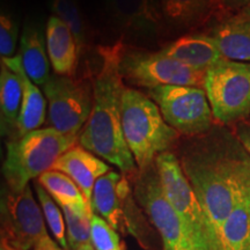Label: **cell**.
<instances>
[{"label": "cell", "mask_w": 250, "mask_h": 250, "mask_svg": "<svg viewBox=\"0 0 250 250\" xmlns=\"http://www.w3.org/2000/svg\"><path fill=\"white\" fill-rule=\"evenodd\" d=\"M221 5L232 11H243L250 6V0H220Z\"/></svg>", "instance_id": "obj_29"}, {"label": "cell", "mask_w": 250, "mask_h": 250, "mask_svg": "<svg viewBox=\"0 0 250 250\" xmlns=\"http://www.w3.org/2000/svg\"><path fill=\"white\" fill-rule=\"evenodd\" d=\"M33 250H66L62 248L57 242H55L51 237L48 236L45 239H43L39 245H37Z\"/></svg>", "instance_id": "obj_30"}, {"label": "cell", "mask_w": 250, "mask_h": 250, "mask_svg": "<svg viewBox=\"0 0 250 250\" xmlns=\"http://www.w3.org/2000/svg\"><path fill=\"white\" fill-rule=\"evenodd\" d=\"M48 103V127L78 136L93 109V81L54 74L42 87Z\"/></svg>", "instance_id": "obj_9"}, {"label": "cell", "mask_w": 250, "mask_h": 250, "mask_svg": "<svg viewBox=\"0 0 250 250\" xmlns=\"http://www.w3.org/2000/svg\"><path fill=\"white\" fill-rule=\"evenodd\" d=\"M1 236L17 250H33L50 236L30 186L20 192H7L1 203Z\"/></svg>", "instance_id": "obj_12"}, {"label": "cell", "mask_w": 250, "mask_h": 250, "mask_svg": "<svg viewBox=\"0 0 250 250\" xmlns=\"http://www.w3.org/2000/svg\"><path fill=\"white\" fill-rule=\"evenodd\" d=\"M34 188L36 190L37 198H39L40 205L42 208L49 229L51 230L52 235H54L58 245L62 248L68 250L66 223H65V217L62 208H59L55 199L49 195V192L39 182H35Z\"/></svg>", "instance_id": "obj_24"}, {"label": "cell", "mask_w": 250, "mask_h": 250, "mask_svg": "<svg viewBox=\"0 0 250 250\" xmlns=\"http://www.w3.org/2000/svg\"><path fill=\"white\" fill-rule=\"evenodd\" d=\"M14 250H17V249H14Z\"/></svg>", "instance_id": "obj_35"}, {"label": "cell", "mask_w": 250, "mask_h": 250, "mask_svg": "<svg viewBox=\"0 0 250 250\" xmlns=\"http://www.w3.org/2000/svg\"><path fill=\"white\" fill-rule=\"evenodd\" d=\"M92 210L114 229L132 235L142 246H146V230L148 229L145 218L124 174L110 170L96 181L93 190Z\"/></svg>", "instance_id": "obj_7"}, {"label": "cell", "mask_w": 250, "mask_h": 250, "mask_svg": "<svg viewBox=\"0 0 250 250\" xmlns=\"http://www.w3.org/2000/svg\"><path fill=\"white\" fill-rule=\"evenodd\" d=\"M180 161L208 219L214 248L221 250L225 221L250 183V160L189 152Z\"/></svg>", "instance_id": "obj_2"}, {"label": "cell", "mask_w": 250, "mask_h": 250, "mask_svg": "<svg viewBox=\"0 0 250 250\" xmlns=\"http://www.w3.org/2000/svg\"><path fill=\"white\" fill-rule=\"evenodd\" d=\"M78 136L43 127L12 138L6 145L2 175L8 191L20 192L34 179H39L68 149L76 146Z\"/></svg>", "instance_id": "obj_4"}, {"label": "cell", "mask_w": 250, "mask_h": 250, "mask_svg": "<svg viewBox=\"0 0 250 250\" xmlns=\"http://www.w3.org/2000/svg\"><path fill=\"white\" fill-rule=\"evenodd\" d=\"M162 19L171 26L189 28L210 14L213 0H158Z\"/></svg>", "instance_id": "obj_23"}, {"label": "cell", "mask_w": 250, "mask_h": 250, "mask_svg": "<svg viewBox=\"0 0 250 250\" xmlns=\"http://www.w3.org/2000/svg\"><path fill=\"white\" fill-rule=\"evenodd\" d=\"M1 62L18 74L22 85V105H21L17 136H15L21 137L42 126L45 117H48L46 116L48 103H46L45 96L39 89V86L34 83L27 76L20 55L12 58H1Z\"/></svg>", "instance_id": "obj_14"}, {"label": "cell", "mask_w": 250, "mask_h": 250, "mask_svg": "<svg viewBox=\"0 0 250 250\" xmlns=\"http://www.w3.org/2000/svg\"><path fill=\"white\" fill-rule=\"evenodd\" d=\"M78 43L70 28L55 15L46 23V51L55 74L73 77L78 65Z\"/></svg>", "instance_id": "obj_16"}, {"label": "cell", "mask_w": 250, "mask_h": 250, "mask_svg": "<svg viewBox=\"0 0 250 250\" xmlns=\"http://www.w3.org/2000/svg\"><path fill=\"white\" fill-rule=\"evenodd\" d=\"M237 14H239L240 17H241L243 20H245L246 22L250 26V6H249V7H247L246 9H243V11L239 12Z\"/></svg>", "instance_id": "obj_32"}, {"label": "cell", "mask_w": 250, "mask_h": 250, "mask_svg": "<svg viewBox=\"0 0 250 250\" xmlns=\"http://www.w3.org/2000/svg\"><path fill=\"white\" fill-rule=\"evenodd\" d=\"M78 250H95V249H94V247H93L92 243H87V245L81 246Z\"/></svg>", "instance_id": "obj_34"}, {"label": "cell", "mask_w": 250, "mask_h": 250, "mask_svg": "<svg viewBox=\"0 0 250 250\" xmlns=\"http://www.w3.org/2000/svg\"><path fill=\"white\" fill-rule=\"evenodd\" d=\"M50 7L55 17L61 19L70 28L76 37L78 46L85 44L86 24L76 0H51Z\"/></svg>", "instance_id": "obj_26"}, {"label": "cell", "mask_w": 250, "mask_h": 250, "mask_svg": "<svg viewBox=\"0 0 250 250\" xmlns=\"http://www.w3.org/2000/svg\"><path fill=\"white\" fill-rule=\"evenodd\" d=\"M133 196L160 234L164 250H204L191 229L166 198L155 165L134 175Z\"/></svg>", "instance_id": "obj_5"}, {"label": "cell", "mask_w": 250, "mask_h": 250, "mask_svg": "<svg viewBox=\"0 0 250 250\" xmlns=\"http://www.w3.org/2000/svg\"><path fill=\"white\" fill-rule=\"evenodd\" d=\"M90 241L95 250H123L121 237L107 221L93 213L90 220Z\"/></svg>", "instance_id": "obj_27"}, {"label": "cell", "mask_w": 250, "mask_h": 250, "mask_svg": "<svg viewBox=\"0 0 250 250\" xmlns=\"http://www.w3.org/2000/svg\"><path fill=\"white\" fill-rule=\"evenodd\" d=\"M221 250H250V183L225 221Z\"/></svg>", "instance_id": "obj_21"}, {"label": "cell", "mask_w": 250, "mask_h": 250, "mask_svg": "<svg viewBox=\"0 0 250 250\" xmlns=\"http://www.w3.org/2000/svg\"><path fill=\"white\" fill-rule=\"evenodd\" d=\"M22 105V85L18 74L0 64V122L1 134L17 136L18 121ZM13 137V138H14Z\"/></svg>", "instance_id": "obj_20"}, {"label": "cell", "mask_w": 250, "mask_h": 250, "mask_svg": "<svg viewBox=\"0 0 250 250\" xmlns=\"http://www.w3.org/2000/svg\"><path fill=\"white\" fill-rule=\"evenodd\" d=\"M19 28L14 19L2 12L0 17V55L1 58H12L15 55Z\"/></svg>", "instance_id": "obj_28"}, {"label": "cell", "mask_w": 250, "mask_h": 250, "mask_svg": "<svg viewBox=\"0 0 250 250\" xmlns=\"http://www.w3.org/2000/svg\"><path fill=\"white\" fill-rule=\"evenodd\" d=\"M52 169L62 171L71 177L92 206L93 190L96 181L109 173L110 167L83 146H73L56 161Z\"/></svg>", "instance_id": "obj_13"}, {"label": "cell", "mask_w": 250, "mask_h": 250, "mask_svg": "<svg viewBox=\"0 0 250 250\" xmlns=\"http://www.w3.org/2000/svg\"><path fill=\"white\" fill-rule=\"evenodd\" d=\"M239 138L241 140L242 145L245 146L247 152L250 154V127H245L239 132Z\"/></svg>", "instance_id": "obj_31"}, {"label": "cell", "mask_w": 250, "mask_h": 250, "mask_svg": "<svg viewBox=\"0 0 250 250\" xmlns=\"http://www.w3.org/2000/svg\"><path fill=\"white\" fill-rule=\"evenodd\" d=\"M120 71L123 80L147 90L166 85L203 87L206 73L166 57L160 52L126 50L124 46Z\"/></svg>", "instance_id": "obj_10"}, {"label": "cell", "mask_w": 250, "mask_h": 250, "mask_svg": "<svg viewBox=\"0 0 250 250\" xmlns=\"http://www.w3.org/2000/svg\"><path fill=\"white\" fill-rule=\"evenodd\" d=\"M154 165L166 198L186 221L197 242L204 250H215L208 219L179 158L170 151L164 152L156 156Z\"/></svg>", "instance_id": "obj_8"}, {"label": "cell", "mask_w": 250, "mask_h": 250, "mask_svg": "<svg viewBox=\"0 0 250 250\" xmlns=\"http://www.w3.org/2000/svg\"><path fill=\"white\" fill-rule=\"evenodd\" d=\"M159 52L166 57L203 72H206L212 65L225 58L214 40L210 35L203 34L180 37Z\"/></svg>", "instance_id": "obj_15"}, {"label": "cell", "mask_w": 250, "mask_h": 250, "mask_svg": "<svg viewBox=\"0 0 250 250\" xmlns=\"http://www.w3.org/2000/svg\"><path fill=\"white\" fill-rule=\"evenodd\" d=\"M58 205H65L81 212H93L92 206L76 182L62 171L51 169L37 179Z\"/></svg>", "instance_id": "obj_22"}, {"label": "cell", "mask_w": 250, "mask_h": 250, "mask_svg": "<svg viewBox=\"0 0 250 250\" xmlns=\"http://www.w3.org/2000/svg\"><path fill=\"white\" fill-rule=\"evenodd\" d=\"M0 250H14L13 247L9 245L7 240L1 236V242H0Z\"/></svg>", "instance_id": "obj_33"}, {"label": "cell", "mask_w": 250, "mask_h": 250, "mask_svg": "<svg viewBox=\"0 0 250 250\" xmlns=\"http://www.w3.org/2000/svg\"><path fill=\"white\" fill-rule=\"evenodd\" d=\"M61 206L65 217L67 243L70 250H78L90 241V220L94 212H81L65 205Z\"/></svg>", "instance_id": "obj_25"}, {"label": "cell", "mask_w": 250, "mask_h": 250, "mask_svg": "<svg viewBox=\"0 0 250 250\" xmlns=\"http://www.w3.org/2000/svg\"><path fill=\"white\" fill-rule=\"evenodd\" d=\"M213 118L223 124L250 114V62L224 58L205 73L203 85Z\"/></svg>", "instance_id": "obj_6"}, {"label": "cell", "mask_w": 250, "mask_h": 250, "mask_svg": "<svg viewBox=\"0 0 250 250\" xmlns=\"http://www.w3.org/2000/svg\"><path fill=\"white\" fill-rule=\"evenodd\" d=\"M148 96L165 121L180 134L195 136L211 127L213 114L203 87L159 86L149 89Z\"/></svg>", "instance_id": "obj_11"}, {"label": "cell", "mask_w": 250, "mask_h": 250, "mask_svg": "<svg viewBox=\"0 0 250 250\" xmlns=\"http://www.w3.org/2000/svg\"><path fill=\"white\" fill-rule=\"evenodd\" d=\"M122 127L139 170L154 165L156 156L169 151L180 136L165 121L156 103L131 87H124L122 94Z\"/></svg>", "instance_id": "obj_3"}, {"label": "cell", "mask_w": 250, "mask_h": 250, "mask_svg": "<svg viewBox=\"0 0 250 250\" xmlns=\"http://www.w3.org/2000/svg\"><path fill=\"white\" fill-rule=\"evenodd\" d=\"M122 50L121 43L100 48L102 62L93 80L92 114L78 142L87 151L116 166L124 175L134 176L139 169L122 127V94L125 87L120 71Z\"/></svg>", "instance_id": "obj_1"}, {"label": "cell", "mask_w": 250, "mask_h": 250, "mask_svg": "<svg viewBox=\"0 0 250 250\" xmlns=\"http://www.w3.org/2000/svg\"><path fill=\"white\" fill-rule=\"evenodd\" d=\"M210 36L226 59L250 62V26L239 14L215 27Z\"/></svg>", "instance_id": "obj_18"}, {"label": "cell", "mask_w": 250, "mask_h": 250, "mask_svg": "<svg viewBox=\"0 0 250 250\" xmlns=\"http://www.w3.org/2000/svg\"><path fill=\"white\" fill-rule=\"evenodd\" d=\"M20 57L29 79L43 87L50 79V59L43 36L34 26L24 28L20 41Z\"/></svg>", "instance_id": "obj_19"}, {"label": "cell", "mask_w": 250, "mask_h": 250, "mask_svg": "<svg viewBox=\"0 0 250 250\" xmlns=\"http://www.w3.org/2000/svg\"><path fill=\"white\" fill-rule=\"evenodd\" d=\"M111 18L122 27L134 31H155L162 14L158 0H105Z\"/></svg>", "instance_id": "obj_17"}]
</instances>
